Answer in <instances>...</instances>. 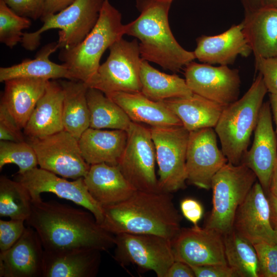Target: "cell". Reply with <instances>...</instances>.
Wrapping results in <instances>:
<instances>
[{
  "label": "cell",
  "instance_id": "cell-1",
  "mask_svg": "<svg viewBox=\"0 0 277 277\" xmlns=\"http://www.w3.org/2000/svg\"><path fill=\"white\" fill-rule=\"evenodd\" d=\"M26 221L37 233L45 250L91 248L102 252L115 245L114 235L105 230L91 212L55 201L32 199Z\"/></svg>",
  "mask_w": 277,
  "mask_h": 277
},
{
  "label": "cell",
  "instance_id": "cell-2",
  "mask_svg": "<svg viewBox=\"0 0 277 277\" xmlns=\"http://www.w3.org/2000/svg\"><path fill=\"white\" fill-rule=\"evenodd\" d=\"M103 208L100 225L113 235L153 234L172 241L182 228V216L171 193L136 190L126 200Z\"/></svg>",
  "mask_w": 277,
  "mask_h": 277
},
{
  "label": "cell",
  "instance_id": "cell-3",
  "mask_svg": "<svg viewBox=\"0 0 277 277\" xmlns=\"http://www.w3.org/2000/svg\"><path fill=\"white\" fill-rule=\"evenodd\" d=\"M171 3L164 0H136L140 14L125 25V34L140 40L142 59L176 72L195 57L193 51L186 50L179 44L171 32L168 21Z\"/></svg>",
  "mask_w": 277,
  "mask_h": 277
},
{
  "label": "cell",
  "instance_id": "cell-4",
  "mask_svg": "<svg viewBox=\"0 0 277 277\" xmlns=\"http://www.w3.org/2000/svg\"><path fill=\"white\" fill-rule=\"evenodd\" d=\"M267 92L262 75L259 72L244 95L223 109L214 130L228 162L235 165L241 164Z\"/></svg>",
  "mask_w": 277,
  "mask_h": 277
},
{
  "label": "cell",
  "instance_id": "cell-5",
  "mask_svg": "<svg viewBox=\"0 0 277 277\" xmlns=\"http://www.w3.org/2000/svg\"><path fill=\"white\" fill-rule=\"evenodd\" d=\"M122 14L104 0L95 25L78 44L61 49L59 59L67 68L72 80L87 84L96 73L104 52L125 35Z\"/></svg>",
  "mask_w": 277,
  "mask_h": 277
},
{
  "label": "cell",
  "instance_id": "cell-6",
  "mask_svg": "<svg viewBox=\"0 0 277 277\" xmlns=\"http://www.w3.org/2000/svg\"><path fill=\"white\" fill-rule=\"evenodd\" d=\"M256 179L253 171L244 164L226 163L212 179V209L205 227L223 235L231 230L236 212Z\"/></svg>",
  "mask_w": 277,
  "mask_h": 277
},
{
  "label": "cell",
  "instance_id": "cell-7",
  "mask_svg": "<svg viewBox=\"0 0 277 277\" xmlns=\"http://www.w3.org/2000/svg\"><path fill=\"white\" fill-rule=\"evenodd\" d=\"M104 0H76L63 10L41 19L44 23L37 30L24 33L21 44L32 51L40 44L41 34L58 29L59 48L70 49L80 43L92 30L98 19Z\"/></svg>",
  "mask_w": 277,
  "mask_h": 277
},
{
  "label": "cell",
  "instance_id": "cell-8",
  "mask_svg": "<svg viewBox=\"0 0 277 277\" xmlns=\"http://www.w3.org/2000/svg\"><path fill=\"white\" fill-rule=\"evenodd\" d=\"M109 49L106 62L86 85L105 94L115 92H141L140 69L142 58L136 39L123 38Z\"/></svg>",
  "mask_w": 277,
  "mask_h": 277
},
{
  "label": "cell",
  "instance_id": "cell-9",
  "mask_svg": "<svg viewBox=\"0 0 277 277\" xmlns=\"http://www.w3.org/2000/svg\"><path fill=\"white\" fill-rule=\"evenodd\" d=\"M150 130L159 166L160 191L171 193L185 188L189 131L183 125L151 127Z\"/></svg>",
  "mask_w": 277,
  "mask_h": 277
},
{
  "label": "cell",
  "instance_id": "cell-10",
  "mask_svg": "<svg viewBox=\"0 0 277 277\" xmlns=\"http://www.w3.org/2000/svg\"><path fill=\"white\" fill-rule=\"evenodd\" d=\"M127 132V144L117 165L121 171L135 190L160 192L150 128L132 122Z\"/></svg>",
  "mask_w": 277,
  "mask_h": 277
},
{
  "label": "cell",
  "instance_id": "cell-11",
  "mask_svg": "<svg viewBox=\"0 0 277 277\" xmlns=\"http://www.w3.org/2000/svg\"><path fill=\"white\" fill-rule=\"evenodd\" d=\"M114 258L121 265L133 264L158 277H166L175 261L172 241L161 236L119 233L114 235Z\"/></svg>",
  "mask_w": 277,
  "mask_h": 277
},
{
  "label": "cell",
  "instance_id": "cell-12",
  "mask_svg": "<svg viewBox=\"0 0 277 277\" xmlns=\"http://www.w3.org/2000/svg\"><path fill=\"white\" fill-rule=\"evenodd\" d=\"M39 168L63 177H84L90 168L82 156L78 140L65 130L40 138H29Z\"/></svg>",
  "mask_w": 277,
  "mask_h": 277
},
{
  "label": "cell",
  "instance_id": "cell-13",
  "mask_svg": "<svg viewBox=\"0 0 277 277\" xmlns=\"http://www.w3.org/2000/svg\"><path fill=\"white\" fill-rule=\"evenodd\" d=\"M213 128L189 132L186 153L187 181L199 188L211 189L214 175L228 162L218 147Z\"/></svg>",
  "mask_w": 277,
  "mask_h": 277
},
{
  "label": "cell",
  "instance_id": "cell-14",
  "mask_svg": "<svg viewBox=\"0 0 277 277\" xmlns=\"http://www.w3.org/2000/svg\"><path fill=\"white\" fill-rule=\"evenodd\" d=\"M184 75L193 93L224 106L239 99L241 80L236 69L192 61L184 67Z\"/></svg>",
  "mask_w": 277,
  "mask_h": 277
},
{
  "label": "cell",
  "instance_id": "cell-15",
  "mask_svg": "<svg viewBox=\"0 0 277 277\" xmlns=\"http://www.w3.org/2000/svg\"><path fill=\"white\" fill-rule=\"evenodd\" d=\"M18 176L17 181L28 190L32 199L41 197L42 193H52L88 210L93 214L100 225L103 221V207L89 193L84 177L69 181L37 167L23 174H18Z\"/></svg>",
  "mask_w": 277,
  "mask_h": 277
},
{
  "label": "cell",
  "instance_id": "cell-16",
  "mask_svg": "<svg viewBox=\"0 0 277 277\" xmlns=\"http://www.w3.org/2000/svg\"><path fill=\"white\" fill-rule=\"evenodd\" d=\"M175 260L191 266L228 265L223 235L219 232L199 226L183 228L172 241Z\"/></svg>",
  "mask_w": 277,
  "mask_h": 277
},
{
  "label": "cell",
  "instance_id": "cell-17",
  "mask_svg": "<svg viewBox=\"0 0 277 277\" xmlns=\"http://www.w3.org/2000/svg\"><path fill=\"white\" fill-rule=\"evenodd\" d=\"M272 120L269 102H264L254 131L252 146L245 153L241 163L253 171L266 195L277 159V135Z\"/></svg>",
  "mask_w": 277,
  "mask_h": 277
},
{
  "label": "cell",
  "instance_id": "cell-18",
  "mask_svg": "<svg viewBox=\"0 0 277 277\" xmlns=\"http://www.w3.org/2000/svg\"><path fill=\"white\" fill-rule=\"evenodd\" d=\"M233 229L253 245L260 242L275 243L268 199L259 182L255 183L239 207Z\"/></svg>",
  "mask_w": 277,
  "mask_h": 277
},
{
  "label": "cell",
  "instance_id": "cell-19",
  "mask_svg": "<svg viewBox=\"0 0 277 277\" xmlns=\"http://www.w3.org/2000/svg\"><path fill=\"white\" fill-rule=\"evenodd\" d=\"M44 255L37 233L28 226L10 248L0 252V276L42 277Z\"/></svg>",
  "mask_w": 277,
  "mask_h": 277
},
{
  "label": "cell",
  "instance_id": "cell-20",
  "mask_svg": "<svg viewBox=\"0 0 277 277\" xmlns=\"http://www.w3.org/2000/svg\"><path fill=\"white\" fill-rule=\"evenodd\" d=\"M242 22L222 33L203 35L196 39L195 59L209 65H232L239 55L249 56L252 52L244 34Z\"/></svg>",
  "mask_w": 277,
  "mask_h": 277
},
{
  "label": "cell",
  "instance_id": "cell-21",
  "mask_svg": "<svg viewBox=\"0 0 277 277\" xmlns=\"http://www.w3.org/2000/svg\"><path fill=\"white\" fill-rule=\"evenodd\" d=\"M101 252L91 248L44 250L42 277L95 276Z\"/></svg>",
  "mask_w": 277,
  "mask_h": 277
},
{
  "label": "cell",
  "instance_id": "cell-22",
  "mask_svg": "<svg viewBox=\"0 0 277 277\" xmlns=\"http://www.w3.org/2000/svg\"><path fill=\"white\" fill-rule=\"evenodd\" d=\"M63 89L59 82L49 81L23 129L28 138H40L64 130L62 120Z\"/></svg>",
  "mask_w": 277,
  "mask_h": 277
},
{
  "label": "cell",
  "instance_id": "cell-23",
  "mask_svg": "<svg viewBox=\"0 0 277 277\" xmlns=\"http://www.w3.org/2000/svg\"><path fill=\"white\" fill-rule=\"evenodd\" d=\"M105 95L118 104L132 122L145 123L151 127L183 125L162 101L151 100L141 92H115Z\"/></svg>",
  "mask_w": 277,
  "mask_h": 277
},
{
  "label": "cell",
  "instance_id": "cell-24",
  "mask_svg": "<svg viewBox=\"0 0 277 277\" xmlns=\"http://www.w3.org/2000/svg\"><path fill=\"white\" fill-rule=\"evenodd\" d=\"M84 179L89 193L102 207L120 203L136 191L116 165H91Z\"/></svg>",
  "mask_w": 277,
  "mask_h": 277
},
{
  "label": "cell",
  "instance_id": "cell-25",
  "mask_svg": "<svg viewBox=\"0 0 277 277\" xmlns=\"http://www.w3.org/2000/svg\"><path fill=\"white\" fill-rule=\"evenodd\" d=\"M126 131L91 128L85 130L78 142L82 156L89 165L105 163L117 166L126 147Z\"/></svg>",
  "mask_w": 277,
  "mask_h": 277
},
{
  "label": "cell",
  "instance_id": "cell-26",
  "mask_svg": "<svg viewBox=\"0 0 277 277\" xmlns=\"http://www.w3.org/2000/svg\"><path fill=\"white\" fill-rule=\"evenodd\" d=\"M48 81L22 77L4 82L1 104L6 107L21 129L25 127L37 102L44 94Z\"/></svg>",
  "mask_w": 277,
  "mask_h": 277
},
{
  "label": "cell",
  "instance_id": "cell-27",
  "mask_svg": "<svg viewBox=\"0 0 277 277\" xmlns=\"http://www.w3.org/2000/svg\"><path fill=\"white\" fill-rule=\"evenodd\" d=\"M243 32L254 57H277V8L245 12Z\"/></svg>",
  "mask_w": 277,
  "mask_h": 277
},
{
  "label": "cell",
  "instance_id": "cell-28",
  "mask_svg": "<svg viewBox=\"0 0 277 277\" xmlns=\"http://www.w3.org/2000/svg\"><path fill=\"white\" fill-rule=\"evenodd\" d=\"M162 101L189 132L204 128H214L226 106L195 93Z\"/></svg>",
  "mask_w": 277,
  "mask_h": 277
},
{
  "label": "cell",
  "instance_id": "cell-29",
  "mask_svg": "<svg viewBox=\"0 0 277 277\" xmlns=\"http://www.w3.org/2000/svg\"><path fill=\"white\" fill-rule=\"evenodd\" d=\"M59 49L57 43H49L37 53L34 59L26 58L19 64L0 68V82L15 78H32L45 80L66 78L72 80L67 68L56 64L49 56Z\"/></svg>",
  "mask_w": 277,
  "mask_h": 277
},
{
  "label": "cell",
  "instance_id": "cell-30",
  "mask_svg": "<svg viewBox=\"0 0 277 277\" xmlns=\"http://www.w3.org/2000/svg\"><path fill=\"white\" fill-rule=\"evenodd\" d=\"M64 91L62 120L64 130L78 140L90 127V113L87 100L88 87L83 82L62 80Z\"/></svg>",
  "mask_w": 277,
  "mask_h": 277
},
{
  "label": "cell",
  "instance_id": "cell-31",
  "mask_svg": "<svg viewBox=\"0 0 277 277\" xmlns=\"http://www.w3.org/2000/svg\"><path fill=\"white\" fill-rule=\"evenodd\" d=\"M141 92L154 101L188 96L193 93L185 79L179 75L160 71L142 59L140 69Z\"/></svg>",
  "mask_w": 277,
  "mask_h": 277
},
{
  "label": "cell",
  "instance_id": "cell-32",
  "mask_svg": "<svg viewBox=\"0 0 277 277\" xmlns=\"http://www.w3.org/2000/svg\"><path fill=\"white\" fill-rule=\"evenodd\" d=\"M87 100L90 113V128L128 131L131 120L118 104L103 92L88 87Z\"/></svg>",
  "mask_w": 277,
  "mask_h": 277
},
{
  "label": "cell",
  "instance_id": "cell-33",
  "mask_svg": "<svg viewBox=\"0 0 277 277\" xmlns=\"http://www.w3.org/2000/svg\"><path fill=\"white\" fill-rule=\"evenodd\" d=\"M224 250L227 264L240 277H260L256 252L253 245L231 230L223 234Z\"/></svg>",
  "mask_w": 277,
  "mask_h": 277
},
{
  "label": "cell",
  "instance_id": "cell-34",
  "mask_svg": "<svg viewBox=\"0 0 277 277\" xmlns=\"http://www.w3.org/2000/svg\"><path fill=\"white\" fill-rule=\"evenodd\" d=\"M32 208L28 190L19 181L0 177V216L26 221Z\"/></svg>",
  "mask_w": 277,
  "mask_h": 277
},
{
  "label": "cell",
  "instance_id": "cell-35",
  "mask_svg": "<svg viewBox=\"0 0 277 277\" xmlns=\"http://www.w3.org/2000/svg\"><path fill=\"white\" fill-rule=\"evenodd\" d=\"M8 164L16 165L18 174L37 167L38 161L36 153L28 142H0V170Z\"/></svg>",
  "mask_w": 277,
  "mask_h": 277
},
{
  "label": "cell",
  "instance_id": "cell-36",
  "mask_svg": "<svg viewBox=\"0 0 277 277\" xmlns=\"http://www.w3.org/2000/svg\"><path fill=\"white\" fill-rule=\"evenodd\" d=\"M31 25L30 18L20 16L0 0V42L10 48L21 43L23 30Z\"/></svg>",
  "mask_w": 277,
  "mask_h": 277
},
{
  "label": "cell",
  "instance_id": "cell-37",
  "mask_svg": "<svg viewBox=\"0 0 277 277\" xmlns=\"http://www.w3.org/2000/svg\"><path fill=\"white\" fill-rule=\"evenodd\" d=\"M253 246L258 259L260 277H277V244L260 242Z\"/></svg>",
  "mask_w": 277,
  "mask_h": 277
},
{
  "label": "cell",
  "instance_id": "cell-38",
  "mask_svg": "<svg viewBox=\"0 0 277 277\" xmlns=\"http://www.w3.org/2000/svg\"><path fill=\"white\" fill-rule=\"evenodd\" d=\"M24 222L22 220H0V252L8 250L19 239L26 229Z\"/></svg>",
  "mask_w": 277,
  "mask_h": 277
},
{
  "label": "cell",
  "instance_id": "cell-39",
  "mask_svg": "<svg viewBox=\"0 0 277 277\" xmlns=\"http://www.w3.org/2000/svg\"><path fill=\"white\" fill-rule=\"evenodd\" d=\"M255 67L262 75L268 92L277 94V57H255Z\"/></svg>",
  "mask_w": 277,
  "mask_h": 277
},
{
  "label": "cell",
  "instance_id": "cell-40",
  "mask_svg": "<svg viewBox=\"0 0 277 277\" xmlns=\"http://www.w3.org/2000/svg\"><path fill=\"white\" fill-rule=\"evenodd\" d=\"M6 107L0 104V140L12 142L25 141L24 133Z\"/></svg>",
  "mask_w": 277,
  "mask_h": 277
},
{
  "label": "cell",
  "instance_id": "cell-41",
  "mask_svg": "<svg viewBox=\"0 0 277 277\" xmlns=\"http://www.w3.org/2000/svg\"><path fill=\"white\" fill-rule=\"evenodd\" d=\"M18 15L33 20L41 18L44 0H4Z\"/></svg>",
  "mask_w": 277,
  "mask_h": 277
},
{
  "label": "cell",
  "instance_id": "cell-42",
  "mask_svg": "<svg viewBox=\"0 0 277 277\" xmlns=\"http://www.w3.org/2000/svg\"><path fill=\"white\" fill-rule=\"evenodd\" d=\"M196 277H239L228 265H206L191 266Z\"/></svg>",
  "mask_w": 277,
  "mask_h": 277
},
{
  "label": "cell",
  "instance_id": "cell-43",
  "mask_svg": "<svg viewBox=\"0 0 277 277\" xmlns=\"http://www.w3.org/2000/svg\"><path fill=\"white\" fill-rule=\"evenodd\" d=\"M180 208L185 219L191 222L193 226H199L198 223L204 213L203 206L200 202L193 198L184 199L180 203Z\"/></svg>",
  "mask_w": 277,
  "mask_h": 277
},
{
  "label": "cell",
  "instance_id": "cell-44",
  "mask_svg": "<svg viewBox=\"0 0 277 277\" xmlns=\"http://www.w3.org/2000/svg\"><path fill=\"white\" fill-rule=\"evenodd\" d=\"M76 0H44L42 19L57 13L74 3Z\"/></svg>",
  "mask_w": 277,
  "mask_h": 277
},
{
  "label": "cell",
  "instance_id": "cell-45",
  "mask_svg": "<svg viewBox=\"0 0 277 277\" xmlns=\"http://www.w3.org/2000/svg\"><path fill=\"white\" fill-rule=\"evenodd\" d=\"M191 267L182 261L175 260L169 268L166 277H194Z\"/></svg>",
  "mask_w": 277,
  "mask_h": 277
},
{
  "label": "cell",
  "instance_id": "cell-46",
  "mask_svg": "<svg viewBox=\"0 0 277 277\" xmlns=\"http://www.w3.org/2000/svg\"><path fill=\"white\" fill-rule=\"evenodd\" d=\"M270 209V221L273 228L277 227V197L271 193L267 195Z\"/></svg>",
  "mask_w": 277,
  "mask_h": 277
},
{
  "label": "cell",
  "instance_id": "cell-47",
  "mask_svg": "<svg viewBox=\"0 0 277 277\" xmlns=\"http://www.w3.org/2000/svg\"><path fill=\"white\" fill-rule=\"evenodd\" d=\"M269 193L277 197V159L274 164L270 180Z\"/></svg>",
  "mask_w": 277,
  "mask_h": 277
},
{
  "label": "cell",
  "instance_id": "cell-48",
  "mask_svg": "<svg viewBox=\"0 0 277 277\" xmlns=\"http://www.w3.org/2000/svg\"><path fill=\"white\" fill-rule=\"evenodd\" d=\"M245 12L256 10L263 6L262 0H241Z\"/></svg>",
  "mask_w": 277,
  "mask_h": 277
},
{
  "label": "cell",
  "instance_id": "cell-49",
  "mask_svg": "<svg viewBox=\"0 0 277 277\" xmlns=\"http://www.w3.org/2000/svg\"><path fill=\"white\" fill-rule=\"evenodd\" d=\"M269 98L273 121L276 126L275 132L277 135V94L269 93Z\"/></svg>",
  "mask_w": 277,
  "mask_h": 277
},
{
  "label": "cell",
  "instance_id": "cell-50",
  "mask_svg": "<svg viewBox=\"0 0 277 277\" xmlns=\"http://www.w3.org/2000/svg\"><path fill=\"white\" fill-rule=\"evenodd\" d=\"M263 6L277 8V0H262Z\"/></svg>",
  "mask_w": 277,
  "mask_h": 277
},
{
  "label": "cell",
  "instance_id": "cell-51",
  "mask_svg": "<svg viewBox=\"0 0 277 277\" xmlns=\"http://www.w3.org/2000/svg\"><path fill=\"white\" fill-rule=\"evenodd\" d=\"M274 230V242L277 244V227L273 228Z\"/></svg>",
  "mask_w": 277,
  "mask_h": 277
},
{
  "label": "cell",
  "instance_id": "cell-52",
  "mask_svg": "<svg viewBox=\"0 0 277 277\" xmlns=\"http://www.w3.org/2000/svg\"><path fill=\"white\" fill-rule=\"evenodd\" d=\"M164 1H170V2H172V1H173V0H164Z\"/></svg>",
  "mask_w": 277,
  "mask_h": 277
}]
</instances>
